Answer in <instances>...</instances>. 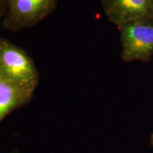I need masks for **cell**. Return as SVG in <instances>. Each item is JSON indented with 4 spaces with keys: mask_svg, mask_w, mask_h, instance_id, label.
Instances as JSON below:
<instances>
[{
    "mask_svg": "<svg viewBox=\"0 0 153 153\" xmlns=\"http://www.w3.org/2000/svg\"><path fill=\"white\" fill-rule=\"evenodd\" d=\"M124 62H149L153 57V19L135 20L117 26Z\"/></svg>",
    "mask_w": 153,
    "mask_h": 153,
    "instance_id": "2",
    "label": "cell"
},
{
    "mask_svg": "<svg viewBox=\"0 0 153 153\" xmlns=\"http://www.w3.org/2000/svg\"><path fill=\"white\" fill-rule=\"evenodd\" d=\"M33 94L34 91L0 76V122L13 111L27 104Z\"/></svg>",
    "mask_w": 153,
    "mask_h": 153,
    "instance_id": "5",
    "label": "cell"
},
{
    "mask_svg": "<svg viewBox=\"0 0 153 153\" xmlns=\"http://www.w3.org/2000/svg\"><path fill=\"white\" fill-rule=\"evenodd\" d=\"M0 38H1V37H0Z\"/></svg>",
    "mask_w": 153,
    "mask_h": 153,
    "instance_id": "9",
    "label": "cell"
},
{
    "mask_svg": "<svg viewBox=\"0 0 153 153\" xmlns=\"http://www.w3.org/2000/svg\"><path fill=\"white\" fill-rule=\"evenodd\" d=\"M150 3H151V8H152V16H153V0H150Z\"/></svg>",
    "mask_w": 153,
    "mask_h": 153,
    "instance_id": "8",
    "label": "cell"
},
{
    "mask_svg": "<svg viewBox=\"0 0 153 153\" xmlns=\"http://www.w3.org/2000/svg\"><path fill=\"white\" fill-rule=\"evenodd\" d=\"M7 12L2 25L18 32L33 28L56 10L58 0H6Z\"/></svg>",
    "mask_w": 153,
    "mask_h": 153,
    "instance_id": "3",
    "label": "cell"
},
{
    "mask_svg": "<svg viewBox=\"0 0 153 153\" xmlns=\"http://www.w3.org/2000/svg\"><path fill=\"white\" fill-rule=\"evenodd\" d=\"M150 143H151V145L153 147V133L152 134V135H151L150 137Z\"/></svg>",
    "mask_w": 153,
    "mask_h": 153,
    "instance_id": "7",
    "label": "cell"
},
{
    "mask_svg": "<svg viewBox=\"0 0 153 153\" xmlns=\"http://www.w3.org/2000/svg\"><path fill=\"white\" fill-rule=\"evenodd\" d=\"M0 76L32 91L39 82V72L25 50L0 38Z\"/></svg>",
    "mask_w": 153,
    "mask_h": 153,
    "instance_id": "1",
    "label": "cell"
},
{
    "mask_svg": "<svg viewBox=\"0 0 153 153\" xmlns=\"http://www.w3.org/2000/svg\"><path fill=\"white\" fill-rule=\"evenodd\" d=\"M7 1L6 0H0V19L4 18L7 12Z\"/></svg>",
    "mask_w": 153,
    "mask_h": 153,
    "instance_id": "6",
    "label": "cell"
},
{
    "mask_svg": "<svg viewBox=\"0 0 153 153\" xmlns=\"http://www.w3.org/2000/svg\"><path fill=\"white\" fill-rule=\"evenodd\" d=\"M108 21L116 26L135 20L153 19L150 0H101Z\"/></svg>",
    "mask_w": 153,
    "mask_h": 153,
    "instance_id": "4",
    "label": "cell"
}]
</instances>
